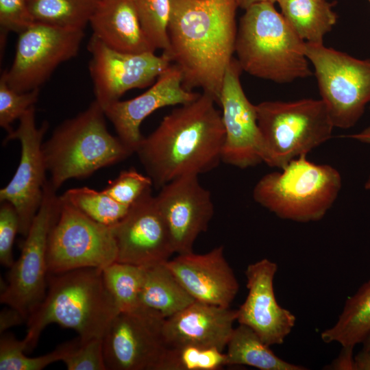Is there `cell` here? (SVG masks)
Returning <instances> with one entry per match:
<instances>
[{
	"instance_id": "4",
	"label": "cell",
	"mask_w": 370,
	"mask_h": 370,
	"mask_svg": "<svg viewBox=\"0 0 370 370\" xmlns=\"http://www.w3.org/2000/svg\"><path fill=\"white\" fill-rule=\"evenodd\" d=\"M274 3L260 2L245 10L237 27L234 53L248 74L276 83H289L312 75L305 42Z\"/></svg>"
},
{
	"instance_id": "31",
	"label": "cell",
	"mask_w": 370,
	"mask_h": 370,
	"mask_svg": "<svg viewBox=\"0 0 370 370\" xmlns=\"http://www.w3.org/2000/svg\"><path fill=\"white\" fill-rule=\"evenodd\" d=\"M145 34L153 50H169L171 0H133Z\"/></svg>"
},
{
	"instance_id": "3",
	"label": "cell",
	"mask_w": 370,
	"mask_h": 370,
	"mask_svg": "<svg viewBox=\"0 0 370 370\" xmlns=\"http://www.w3.org/2000/svg\"><path fill=\"white\" fill-rule=\"evenodd\" d=\"M119 312L105 285L102 269L48 274L45 297L27 321V351L36 347L44 329L53 323L75 330L82 340L103 336Z\"/></svg>"
},
{
	"instance_id": "25",
	"label": "cell",
	"mask_w": 370,
	"mask_h": 370,
	"mask_svg": "<svg viewBox=\"0 0 370 370\" xmlns=\"http://www.w3.org/2000/svg\"><path fill=\"white\" fill-rule=\"evenodd\" d=\"M370 332V280L345 301L338 321L324 330L321 339L330 343L354 347L363 343Z\"/></svg>"
},
{
	"instance_id": "15",
	"label": "cell",
	"mask_w": 370,
	"mask_h": 370,
	"mask_svg": "<svg viewBox=\"0 0 370 370\" xmlns=\"http://www.w3.org/2000/svg\"><path fill=\"white\" fill-rule=\"evenodd\" d=\"M242 72L234 57L225 73L219 106L222 108L225 130L221 161L243 169L263 162L256 108L243 90L240 79Z\"/></svg>"
},
{
	"instance_id": "19",
	"label": "cell",
	"mask_w": 370,
	"mask_h": 370,
	"mask_svg": "<svg viewBox=\"0 0 370 370\" xmlns=\"http://www.w3.org/2000/svg\"><path fill=\"white\" fill-rule=\"evenodd\" d=\"M276 263L263 258L245 270L248 294L237 310L239 324L251 328L268 346L282 345L295 324V315L275 299L273 279Z\"/></svg>"
},
{
	"instance_id": "16",
	"label": "cell",
	"mask_w": 370,
	"mask_h": 370,
	"mask_svg": "<svg viewBox=\"0 0 370 370\" xmlns=\"http://www.w3.org/2000/svg\"><path fill=\"white\" fill-rule=\"evenodd\" d=\"M111 227L117 249L116 262L145 267L166 262L175 253L151 188Z\"/></svg>"
},
{
	"instance_id": "23",
	"label": "cell",
	"mask_w": 370,
	"mask_h": 370,
	"mask_svg": "<svg viewBox=\"0 0 370 370\" xmlns=\"http://www.w3.org/2000/svg\"><path fill=\"white\" fill-rule=\"evenodd\" d=\"M144 267L140 306L164 319L180 312L195 301L164 262Z\"/></svg>"
},
{
	"instance_id": "35",
	"label": "cell",
	"mask_w": 370,
	"mask_h": 370,
	"mask_svg": "<svg viewBox=\"0 0 370 370\" xmlns=\"http://www.w3.org/2000/svg\"><path fill=\"white\" fill-rule=\"evenodd\" d=\"M152 186V180L147 175L130 168L110 181L103 190L119 203L130 207Z\"/></svg>"
},
{
	"instance_id": "30",
	"label": "cell",
	"mask_w": 370,
	"mask_h": 370,
	"mask_svg": "<svg viewBox=\"0 0 370 370\" xmlns=\"http://www.w3.org/2000/svg\"><path fill=\"white\" fill-rule=\"evenodd\" d=\"M27 345L25 338L18 340L12 334H1L0 340V370H41L51 363L62 361L67 342L53 351L37 357H27L24 352Z\"/></svg>"
},
{
	"instance_id": "42",
	"label": "cell",
	"mask_w": 370,
	"mask_h": 370,
	"mask_svg": "<svg viewBox=\"0 0 370 370\" xmlns=\"http://www.w3.org/2000/svg\"><path fill=\"white\" fill-rule=\"evenodd\" d=\"M278 0H236L238 8L246 10L251 5L260 2H269L275 3Z\"/></svg>"
},
{
	"instance_id": "17",
	"label": "cell",
	"mask_w": 370,
	"mask_h": 370,
	"mask_svg": "<svg viewBox=\"0 0 370 370\" xmlns=\"http://www.w3.org/2000/svg\"><path fill=\"white\" fill-rule=\"evenodd\" d=\"M166 223L175 253L193 252L198 236L207 230L214 214L210 193L198 175L179 177L160 188L155 196Z\"/></svg>"
},
{
	"instance_id": "24",
	"label": "cell",
	"mask_w": 370,
	"mask_h": 370,
	"mask_svg": "<svg viewBox=\"0 0 370 370\" xmlns=\"http://www.w3.org/2000/svg\"><path fill=\"white\" fill-rule=\"evenodd\" d=\"M281 14L306 42L323 43L337 21L334 2L327 0H278Z\"/></svg>"
},
{
	"instance_id": "9",
	"label": "cell",
	"mask_w": 370,
	"mask_h": 370,
	"mask_svg": "<svg viewBox=\"0 0 370 370\" xmlns=\"http://www.w3.org/2000/svg\"><path fill=\"white\" fill-rule=\"evenodd\" d=\"M60 198L47 180L41 206L22 247L21 255L10 268L0 301L18 310L26 321L45 297L49 233L58 217Z\"/></svg>"
},
{
	"instance_id": "37",
	"label": "cell",
	"mask_w": 370,
	"mask_h": 370,
	"mask_svg": "<svg viewBox=\"0 0 370 370\" xmlns=\"http://www.w3.org/2000/svg\"><path fill=\"white\" fill-rule=\"evenodd\" d=\"M19 232V220L14 206L8 201L0 206V262L10 269L14 260L12 247L14 238Z\"/></svg>"
},
{
	"instance_id": "20",
	"label": "cell",
	"mask_w": 370,
	"mask_h": 370,
	"mask_svg": "<svg viewBox=\"0 0 370 370\" xmlns=\"http://www.w3.org/2000/svg\"><path fill=\"white\" fill-rule=\"evenodd\" d=\"M166 264L195 301L230 308L238 291L223 245L204 254H178Z\"/></svg>"
},
{
	"instance_id": "6",
	"label": "cell",
	"mask_w": 370,
	"mask_h": 370,
	"mask_svg": "<svg viewBox=\"0 0 370 370\" xmlns=\"http://www.w3.org/2000/svg\"><path fill=\"white\" fill-rule=\"evenodd\" d=\"M281 170L257 182L254 201L282 219L307 223L323 218L341 190L340 173L329 164L309 161L306 155Z\"/></svg>"
},
{
	"instance_id": "41",
	"label": "cell",
	"mask_w": 370,
	"mask_h": 370,
	"mask_svg": "<svg viewBox=\"0 0 370 370\" xmlns=\"http://www.w3.org/2000/svg\"><path fill=\"white\" fill-rule=\"evenodd\" d=\"M347 137L358 140L362 143L370 144V126L367 127L360 132L350 134ZM365 188L370 190V175L365 184Z\"/></svg>"
},
{
	"instance_id": "13",
	"label": "cell",
	"mask_w": 370,
	"mask_h": 370,
	"mask_svg": "<svg viewBox=\"0 0 370 370\" xmlns=\"http://www.w3.org/2000/svg\"><path fill=\"white\" fill-rule=\"evenodd\" d=\"M35 108L31 107L19 119L15 130L8 134L3 143L18 140L21 146L19 164L10 182L0 190V201L15 208L19 220V234L26 236L42 201L47 181L42 145L48 130L45 121L38 127Z\"/></svg>"
},
{
	"instance_id": "12",
	"label": "cell",
	"mask_w": 370,
	"mask_h": 370,
	"mask_svg": "<svg viewBox=\"0 0 370 370\" xmlns=\"http://www.w3.org/2000/svg\"><path fill=\"white\" fill-rule=\"evenodd\" d=\"M164 320L141 306L118 313L103 336L107 370H161L168 348Z\"/></svg>"
},
{
	"instance_id": "26",
	"label": "cell",
	"mask_w": 370,
	"mask_h": 370,
	"mask_svg": "<svg viewBox=\"0 0 370 370\" xmlns=\"http://www.w3.org/2000/svg\"><path fill=\"white\" fill-rule=\"evenodd\" d=\"M249 327L239 324L227 345V365H244L260 370H306L276 356Z\"/></svg>"
},
{
	"instance_id": "29",
	"label": "cell",
	"mask_w": 370,
	"mask_h": 370,
	"mask_svg": "<svg viewBox=\"0 0 370 370\" xmlns=\"http://www.w3.org/2000/svg\"><path fill=\"white\" fill-rule=\"evenodd\" d=\"M60 197L89 218L108 226L119 222L130 208L114 200L103 190L98 191L88 187L70 188Z\"/></svg>"
},
{
	"instance_id": "39",
	"label": "cell",
	"mask_w": 370,
	"mask_h": 370,
	"mask_svg": "<svg viewBox=\"0 0 370 370\" xmlns=\"http://www.w3.org/2000/svg\"><path fill=\"white\" fill-rule=\"evenodd\" d=\"M354 347H343L339 356L329 365L330 369L355 370V361L353 358Z\"/></svg>"
},
{
	"instance_id": "38",
	"label": "cell",
	"mask_w": 370,
	"mask_h": 370,
	"mask_svg": "<svg viewBox=\"0 0 370 370\" xmlns=\"http://www.w3.org/2000/svg\"><path fill=\"white\" fill-rule=\"evenodd\" d=\"M25 321L26 319L21 313L13 308L8 306V308L2 310L0 313L1 334L11 327L20 325Z\"/></svg>"
},
{
	"instance_id": "44",
	"label": "cell",
	"mask_w": 370,
	"mask_h": 370,
	"mask_svg": "<svg viewBox=\"0 0 370 370\" xmlns=\"http://www.w3.org/2000/svg\"><path fill=\"white\" fill-rule=\"evenodd\" d=\"M368 1H369V2L370 3V0H368Z\"/></svg>"
},
{
	"instance_id": "27",
	"label": "cell",
	"mask_w": 370,
	"mask_h": 370,
	"mask_svg": "<svg viewBox=\"0 0 370 370\" xmlns=\"http://www.w3.org/2000/svg\"><path fill=\"white\" fill-rule=\"evenodd\" d=\"M100 0H27L36 22L63 28L84 29Z\"/></svg>"
},
{
	"instance_id": "11",
	"label": "cell",
	"mask_w": 370,
	"mask_h": 370,
	"mask_svg": "<svg viewBox=\"0 0 370 370\" xmlns=\"http://www.w3.org/2000/svg\"><path fill=\"white\" fill-rule=\"evenodd\" d=\"M84 36V29L36 21L18 34L12 64L1 77L18 92L39 88L61 63L77 56Z\"/></svg>"
},
{
	"instance_id": "28",
	"label": "cell",
	"mask_w": 370,
	"mask_h": 370,
	"mask_svg": "<svg viewBox=\"0 0 370 370\" xmlns=\"http://www.w3.org/2000/svg\"><path fill=\"white\" fill-rule=\"evenodd\" d=\"M102 275L120 312L133 311L140 306L143 267L116 261L103 269Z\"/></svg>"
},
{
	"instance_id": "7",
	"label": "cell",
	"mask_w": 370,
	"mask_h": 370,
	"mask_svg": "<svg viewBox=\"0 0 370 370\" xmlns=\"http://www.w3.org/2000/svg\"><path fill=\"white\" fill-rule=\"evenodd\" d=\"M262 162L283 169L328 140L334 127L321 99L266 101L256 105Z\"/></svg>"
},
{
	"instance_id": "34",
	"label": "cell",
	"mask_w": 370,
	"mask_h": 370,
	"mask_svg": "<svg viewBox=\"0 0 370 370\" xmlns=\"http://www.w3.org/2000/svg\"><path fill=\"white\" fill-rule=\"evenodd\" d=\"M39 88L18 92L10 88L0 78V126L8 134L12 132L11 124L20 118L37 102Z\"/></svg>"
},
{
	"instance_id": "32",
	"label": "cell",
	"mask_w": 370,
	"mask_h": 370,
	"mask_svg": "<svg viewBox=\"0 0 370 370\" xmlns=\"http://www.w3.org/2000/svg\"><path fill=\"white\" fill-rule=\"evenodd\" d=\"M227 365L225 353L193 345L168 347L161 370H217Z\"/></svg>"
},
{
	"instance_id": "18",
	"label": "cell",
	"mask_w": 370,
	"mask_h": 370,
	"mask_svg": "<svg viewBox=\"0 0 370 370\" xmlns=\"http://www.w3.org/2000/svg\"><path fill=\"white\" fill-rule=\"evenodd\" d=\"M200 93L186 90L179 67L171 63L156 82L141 95L125 101H116L103 107L121 141L134 153L144 136L142 122L156 110L193 101Z\"/></svg>"
},
{
	"instance_id": "8",
	"label": "cell",
	"mask_w": 370,
	"mask_h": 370,
	"mask_svg": "<svg viewBox=\"0 0 370 370\" xmlns=\"http://www.w3.org/2000/svg\"><path fill=\"white\" fill-rule=\"evenodd\" d=\"M304 51L334 127H353L370 103V58L358 59L323 43L305 42Z\"/></svg>"
},
{
	"instance_id": "10",
	"label": "cell",
	"mask_w": 370,
	"mask_h": 370,
	"mask_svg": "<svg viewBox=\"0 0 370 370\" xmlns=\"http://www.w3.org/2000/svg\"><path fill=\"white\" fill-rule=\"evenodd\" d=\"M116 257L112 227L92 220L60 199L48 239V274L82 268L103 269L116 262Z\"/></svg>"
},
{
	"instance_id": "43",
	"label": "cell",
	"mask_w": 370,
	"mask_h": 370,
	"mask_svg": "<svg viewBox=\"0 0 370 370\" xmlns=\"http://www.w3.org/2000/svg\"><path fill=\"white\" fill-rule=\"evenodd\" d=\"M363 348L364 350H369L370 349V332L369 333L368 336L365 338V340L363 341Z\"/></svg>"
},
{
	"instance_id": "14",
	"label": "cell",
	"mask_w": 370,
	"mask_h": 370,
	"mask_svg": "<svg viewBox=\"0 0 370 370\" xmlns=\"http://www.w3.org/2000/svg\"><path fill=\"white\" fill-rule=\"evenodd\" d=\"M92 58L90 75L95 100L103 108L119 100L127 91L153 84L172 63L164 53H125L110 48L94 35L88 44Z\"/></svg>"
},
{
	"instance_id": "22",
	"label": "cell",
	"mask_w": 370,
	"mask_h": 370,
	"mask_svg": "<svg viewBox=\"0 0 370 370\" xmlns=\"http://www.w3.org/2000/svg\"><path fill=\"white\" fill-rule=\"evenodd\" d=\"M89 24L92 35L114 50L155 52L142 28L133 0H100Z\"/></svg>"
},
{
	"instance_id": "21",
	"label": "cell",
	"mask_w": 370,
	"mask_h": 370,
	"mask_svg": "<svg viewBox=\"0 0 370 370\" xmlns=\"http://www.w3.org/2000/svg\"><path fill=\"white\" fill-rule=\"evenodd\" d=\"M237 314V310L194 301L165 319L163 335L167 347L193 345L223 352Z\"/></svg>"
},
{
	"instance_id": "33",
	"label": "cell",
	"mask_w": 370,
	"mask_h": 370,
	"mask_svg": "<svg viewBox=\"0 0 370 370\" xmlns=\"http://www.w3.org/2000/svg\"><path fill=\"white\" fill-rule=\"evenodd\" d=\"M68 370H107L103 336L82 340L79 337L67 342L62 360Z\"/></svg>"
},
{
	"instance_id": "40",
	"label": "cell",
	"mask_w": 370,
	"mask_h": 370,
	"mask_svg": "<svg viewBox=\"0 0 370 370\" xmlns=\"http://www.w3.org/2000/svg\"><path fill=\"white\" fill-rule=\"evenodd\" d=\"M355 370H370V349H362L355 357Z\"/></svg>"
},
{
	"instance_id": "36",
	"label": "cell",
	"mask_w": 370,
	"mask_h": 370,
	"mask_svg": "<svg viewBox=\"0 0 370 370\" xmlns=\"http://www.w3.org/2000/svg\"><path fill=\"white\" fill-rule=\"evenodd\" d=\"M34 22L27 0H0L1 38L10 32L20 34Z\"/></svg>"
},
{
	"instance_id": "1",
	"label": "cell",
	"mask_w": 370,
	"mask_h": 370,
	"mask_svg": "<svg viewBox=\"0 0 370 370\" xmlns=\"http://www.w3.org/2000/svg\"><path fill=\"white\" fill-rule=\"evenodd\" d=\"M236 0H171L166 54L188 90L201 88L219 106L225 71L234 58Z\"/></svg>"
},
{
	"instance_id": "2",
	"label": "cell",
	"mask_w": 370,
	"mask_h": 370,
	"mask_svg": "<svg viewBox=\"0 0 370 370\" xmlns=\"http://www.w3.org/2000/svg\"><path fill=\"white\" fill-rule=\"evenodd\" d=\"M216 105L210 95L202 92L193 101L172 110L143 137L135 153L156 188L219 165L225 130Z\"/></svg>"
},
{
	"instance_id": "5",
	"label": "cell",
	"mask_w": 370,
	"mask_h": 370,
	"mask_svg": "<svg viewBox=\"0 0 370 370\" xmlns=\"http://www.w3.org/2000/svg\"><path fill=\"white\" fill-rule=\"evenodd\" d=\"M103 108L95 100L83 112L59 125L42 150L49 183L58 189L67 180L89 177L134 152L106 127Z\"/></svg>"
}]
</instances>
